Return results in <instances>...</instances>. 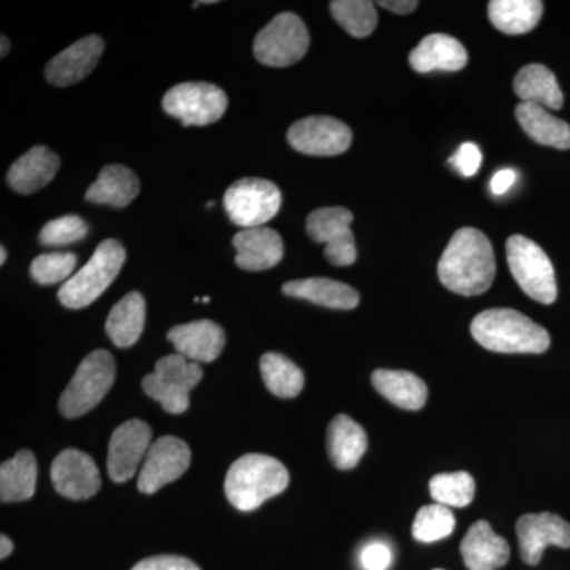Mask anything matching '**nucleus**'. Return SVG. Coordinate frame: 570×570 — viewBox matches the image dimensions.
Returning a JSON list of instances; mask_svg holds the SVG:
<instances>
[{
    "label": "nucleus",
    "instance_id": "44",
    "mask_svg": "<svg viewBox=\"0 0 570 570\" xmlns=\"http://www.w3.org/2000/svg\"><path fill=\"white\" fill-rule=\"evenodd\" d=\"M0 40H2V52H0V56L3 58L10 50V41L6 36L0 37Z\"/></svg>",
    "mask_w": 570,
    "mask_h": 570
},
{
    "label": "nucleus",
    "instance_id": "2",
    "mask_svg": "<svg viewBox=\"0 0 570 570\" xmlns=\"http://www.w3.org/2000/svg\"><path fill=\"white\" fill-rule=\"evenodd\" d=\"M471 333L480 346L498 354H543L550 347L543 326L508 307L480 313L472 321Z\"/></svg>",
    "mask_w": 570,
    "mask_h": 570
},
{
    "label": "nucleus",
    "instance_id": "12",
    "mask_svg": "<svg viewBox=\"0 0 570 570\" xmlns=\"http://www.w3.org/2000/svg\"><path fill=\"white\" fill-rule=\"evenodd\" d=\"M190 449L175 436H163L154 441L142 461L137 487L141 493L154 494L168 483L181 478L190 466Z\"/></svg>",
    "mask_w": 570,
    "mask_h": 570
},
{
    "label": "nucleus",
    "instance_id": "45",
    "mask_svg": "<svg viewBox=\"0 0 570 570\" xmlns=\"http://www.w3.org/2000/svg\"><path fill=\"white\" fill-rule=\"evenodd\" d=\"M0 254H2V255H0V265H3L7 262V249H6V246L0 247Z\"/></svg>",
    "mask_w": 570,
    "mask_h": 570
},
{
    "label": "nucleus",
    "instance_id": "20",
    "mask_svg": "<svg viewBox=\"0 0 570 570\" xmlns=\"http://www.w3.org/2000/svg\"><path fill=\"white\" fill-rule=\"evenodd\" d=\"M461 557L469 570H497L508 564V540L498 535L489 521L472 524L461 542Z\"/></svg>",
    "mask_w": 570,
    "mask_h": 570
},
{
    "label": "nucleus",
    "instance_id": "30",
    "mask_svg": "<svg viewBox=\"0 0 570 570\" xmlns=\"http://www.w3.org/2000/svg\"><path fill=\"white\" fill-rule=\"evenodd\" d=\"M543 3L539 0H491L489 17L498 31L509 36L531 32L539 24Z\"/></svg>",
    "mask_w": 570,
    "mask_h": 570
},
{
    "label": "nucleus",
    "instance_id": "8",
    "mask_svg": "<svg viewBox=\"0 0 570 570\" xmlns=\"http://www.w3.org/2000/svg\"><path fill=\"white\" fill-rule=\"evenodd\" d=\"M309 48V32L295 13H281L257 33L254 55L268 67H288L302 61Z\"/></svg>",
    "mask_w": 570,
    "mask_h": 570
},
{
    "label": "nucleus",
    "instance_id": "28",
    "mask_svg": "<svg viewBox=\"0 0 570 570\" xmlns=\"http://www.w3.org/2000/svg\"><path fill=\"white\" fill-rule=\"evenodd\" d=\"M146 321V302L140 292H130L112 306L105 330L116 347H132L140 340Z\"/></svg>",
    "mask_w": 570,
    "mask_h": 570
},
{
    "label": "nucleus",
    "instance_id": "24",
    "mask_svg": "<svg viewBox=\"0 0 570 570\" xmlns=\"http://www.w3.org/2000/svg\"><path fill=\"white\" fill-rule=\"evenodd\" d=\"M283 292L292 298L306 299L330 309H354L360 303V294L354 287L328 277L291 281L283 285Z\"/></svg>",
    "mask_w": 570,
    "mask_h": 570
},
{
    "label": "nucleus",
    "instance_id": "26",
    "mask_svg": "<svg viewBox=\"0 0 570 570\" xmlns=\"http://www.w3.org/2000/svg\"><path fill=\"white\" fill-rule=\"evenodd\" d=\"M513 91L520 97L521 102L539 105L550 110H561L564 105V94L558 85L557 77L542 63L523 67L513 80Z\"/></svg>",
    "mask_w": 570,
    "mask_h": 570
},
{
    "label": "nucleus",
    "instance_id": "16",
    "mask_svg": "<svg viewBox=\"0 0 570 570\" xmlns=\"http://www.w3.org/2000/svg\"><path fill=\"white\" fill-rule=\"evenodd\" d=\"M51 480L56 491L71 501H85L102 485L100 472L88 453L67 449L52 461Z\"/></svg>",
    "mask_w": 570,
    "mask_h": 570
},
{
    "label": "nucleus",
    "instance_id": "47",
    "mask_svg": "<svg viewBox=\"0 0 570 570\" xmlns=\"http://www.w3.org/2000/svg\"><path fill=\"white\" fill-rule=\"evenodd\" d=\"M434 570H442V569H434Z\"/></svg>",
    "mask_w": 570,
    "mask_h": 570
},
{
    "label": "nucleus",
    "instance_id": "11",
    "mask_svg": "<svg viewBox=\"0 0 570 570\" xmlns=\"http://www.w3.org/2000/svg\"><path fill=\"white\" fill-rule=\"evenodd\" d=\"M354 214L341 206L318 208L307 216V235L321 245H325V258L335 266L355 264L356 246L351 224Z\"/></svg>",
    "mask_w": 570,
    "mask_h": 570
},
{
    "label": "nucleus",
    "instance_id": "41",
    "mask_svg": "<svg viewBox=\"0 0 570 570\" xmlns=\"http://www.w3.org/2000/svg\"><path fill=\"white\" fill-rule=\"evenodd\" d=\"M517 181V174L513 170H501L491 179L490 187L491 193L494 195H504L508 193L510 187Z\"/></svg>",
    "mask_w": 570,
    "mask_h": 570
},
{
    "label": "nucleus",
    "instance_id": "31",
    "mask_svg": "<svg viewBox=\"0 0 570 570\" xmlns=\"http://www.w3.org/2000/svg\"><path fill=\"white\" fill-rule=\"evenodd\" d=\"M37 463L29 450H20L0 466V499L2 502L28 501L36 494Z\"/></svg>",
    "mask_w": 570,
    "mask_h": 570
},
{
    "label": "nucleus",
    "instance_id": "5",
    "mask_svg": "<svg viewBox=\"0 0 570 570\" xmlns=\"http://www.w3.org/2000/svg\"><path fill=\"white\" fill-rule=\"evenodd\" d=\"M115 377L116 363L110 352L104 348L91 352L82 360L59 400L63 417L77 419L88 414L110 392Z\"/></svg>",
    "mask_w": 570,
    "mask_h": 570
},
{
    "label": "nucleus",
    "instance_id": "4",
    "mask_svg": "<svg viewBox=\"0 0 570 570\" xmlns=\"http://www.w3.org/2000/svg\"><path fill=\"white\" fill-rule=\"evenodd\" d=\"M126 249L116 239H105L80 272L75 273L59 288L58 298L69 309L92 305L121 272Z\"/></svg>",
    "mask_w": 570,
    "mask_h": 570
},
{
    "label": "nucleus",
    "instance_id": "13",
    "mask_svg": "<svg viewBox=\"0 0 570 570\" xmlns=\"http://www.w3.org/2000/svg\"><path fill=\"white\" fill-rule=\"evenodd\" d=\"M287 140L295 151L307 156L332 157L346 153L352 132L346 124L328 116H311L292 124Z\"/></svg>",
    "mask_w": 570,
    "mask_h": 570
},
{
    "label": "nucleus",
    "instance_id": "43",
    "mask_svg": "<svg viewBox=\"0 0 570 570\" xmlns=\"http://www.w3.org/2000/svg\"><path fill=\"white\" fill-rule=\"evenodd\" d=\"M11 551H13V542H11L10 538L2 534V538H0V558L6 560V558L10 557Z\"/></svg>",
    "mask_w": 570,
    "mask_h": 570
},
{
    "label": "nucleus",
    "instance_id": "40",
    "mask_svg": "<svg viewBox=\"0 0 570 570\" xmlns=\"http://www.w3.org/2000/svg\"><path fill=\"white\" fill-rule=\"evenodd\" d=\"M360 560L366 570H385L392 564V550L385 543H370L363 549Z\"/></svg>",
    "mask_w": 570,
    "mask_h": 570
},
{
    "label": "nucleus",
    "instance_id": "19",
    "mask_svg": "<svg viewBox=\"0 0 570 570\" xmlns=\"http://www.w3.org/2000/svg\"><path fill=\"white\" fill-rule=\"evenodd\" d=\"M236 265L246 272H265L283 261L284 243L273 228H245L235 235Z\"/></svg>",
    "mask_w": 570,
    "mask_h": 570
},
{
    "label": "nucleus",
    "instance_id": "22",
    "mask_svg": "<svg viewBox=\"0 0 570 570\" xmlns=\"http://www.w3.org/2000/svg\"><path fill=\"white\" fill-rule=\"evenodd\" d=\"M61 167L58 154L47 146H33L11 165L7 181L11 189L22 195L37 193L55 179Z\"/></svg>",
    "mask_w": 570,
    "mask_h": 570
},
{
    "label": "nucleus",
    "instance_id": "23",
    "mask_svg": "<svg viewBox=\"0 0 570 570\" xmlns=\"http://www.w3.org/2000/svg\"><path fill=\"white\" fill-rule=\"evenodd\" d=\"M326 448L333 466L341 471L354 469L367 449L366 431L348 415H336L326 431Z\"/></svg>",
    "mask_w": 570,
    "mask_h": 570
},
{
    "label": "nucleus",
    "instance_id": "17",
    "mask_svg": "<svg viewBox=\"0 0 570 570\" xmlns=\"http://www.w3.org/2000/svg\"><path fill=\"white\" fill-rule=\"evenodd\" d=\"M104 50L102 37L88 36L78 40L48 62L45 69L47 80L59 88L85 80L96 69Z\"/></svg>",
    "mask_w": 570,
    "mask_h": 570
},
{
    "label": "nucleus",
    "instance_id": "36",
    "mask_svg": "<svg viewBox=\"0 0 570 570\" xmlns=\"http://www.w3.org/2000/svg\"><path fill=\"white\" fill-rule=\"evenodd\" d=\"M77 266V255L71 253L41 254L32 261L31 276L37 284L52 285L69 281Z\"/></svg>",
    "mask_w": 570,
    "mask_h": 570
},
{
    "label": "nucleus",
    "instance_id": "32",
    "mask_svg": "<svg viewBox=\"0 0 570 570\" xmlns=\"http://www.w3.org/2000/svg\"><path fill=\"white\" fill-rule=\"evenodd\" d=\"M261 373L266 389L277 397L298 396L305 387V374L287 356L268 352L261 358Z\"/></svg>",
    "mask_w": 570,
    "mask_h": 570
},
{
    "label": "nucleus",
    "instance_id": "37",
    "mask_svg": "<svg viewBox=\"0 0 570 570\" xmlns=\"http://www.w3.org/2000/svg\"><path fill=\"white\" fill-rule=\"evenodd\" d=\"M88 232V224L80 216L69 214L45 224L39 238L43 246H67L86 238Z\"/></svg>",
    "mask_w": 570,
    "mask_h": 570
},
{
    "label": "nucleus",
    "instance_id": "9",
    "mask_svg": "<svg viewBox=\"0 0 570 570\" xmlns=\"http://www.w3.org/2000/svg\"><path fill=\"white\" fill-rule=\"evenodd\" d=\"M283 195L276 184L261 178L239 179L224 195L232 223L245 228L264 227L279 213Z\"/></svg>",
    "mask_w": 570,
    "mask_h": 570
},
{
    "label": "nucleus",
    "instance_id": "18",
    "mask_svg": "<svg viewBox=\"0 0 570 570\" xmlns=\"http://www.w3.org/2000/svg\"><path fill=\"white\" fill-rule=\"evenodd\" d=\"M168 341L174 344L176 354L186 356L189 362L212 363L223 354L225 333L216 322L195 321L174 326L168 332Z\"/></svg>",
    "mask_w": 570,
    "mask_h": 570
},
{
    "label": "nucleus",
    "instance_id": "33",
    "mask_svg": "<svg viewBox=\"0 0 570 570\" xmlns=\"http://www.w3.org/2000/svg\"><path fill=\"white\" fill-rule=\"evenodd\" d=\"M333 18L352 37L371 36L377 26V11L370 0H333L330 3Z\"/></svg>",
    "mask_w": 570,
    "mask_h": 570
},
{
    "label": "nucleus",
    "instance_id": "27",
    "mask_svg": "<svg viewBox=\"0 0 570 570\" xmlns=\"http://www.w3.org/2000/svg\"><path fill=\"white\" fill-rule=\"evenodd\" d=\"M371 381L385 400L404 411H420L426 404L425 382L409 371L377 370Z\"/></svg>",
    "mask_w": 570,
    "mask_h": 570
},
{
    "label": "nucleus",
    "instance_id": "42",
    "mask_svg": "<svg viewBox=\"0 0 570 570\" xmlns=\"http://www.w3.org/2000/svg\"><path fill=\"white\" fill-rule=\"evenodd\" d=\"M377 6L384 7L393 13L407 14L417 9L419 2L415 0H382V2H377Z\"/></svg>",
    "mask_w": 570,
    "mask_h": 570
},
{
    "label": "nucleus",
    "instance_id": "3",
    "mask_svg": "<svg viewBox=\"0 0 570 570\" xmlns=\"http://www.w3.org/2000/svg\"><path fill=\"white\" fill-rule=\"evenodd\" d=\"M288 471L273 456L249 453L228 469L225 497L235 509L253 512L288 487Z\"/></svg>",
    "mask_w": 570,
    "mask_h": 570
},
{
    "label": "nucleus",
    "instance_id": "1",
    "mask_svg": "<svg viewBox=\"0 0 570 570\" xmlns=\"http://www.w3.org/2000/svg\"><path fill=\"white\" fill-rule=\"evenodd\" d=\"M441 283L453 294H485L497 275L493 246L478 228H460L438 264Z\"/></svg>",
    "mask_w": 570,
    "mask_h": 570
},
{
    "label": "nucleus",
    "instance_id": "39",
    "mask_svg": "<svg viewBox=\"0 0 570 570\" xmlns=\"http://www.w3.org/2000/svg\"><path fill=\"white\" fill-rule=\"evenodd\" d=\"M132 570H200L194 561L176 554H159L146 558L134 566Z\"/></svg>",
    "mask_w": 570,
    "mask_h": 570
},
{
    "label": "nucleus",
    "instance_id": "34",
    "mask_svg": "<svg viewBox=\"0 0 570 570\" xmlns=\"http://www.w3.org/2000/svg\"><path fill=\"white\" fill-rule=\"evenodd\" d=\"M431 498L445 508H466L475 497V482L468 472H448L430 480Z\"/></svg>",
    "mask_w": 570,
    "mask_h": 570
},
{
    "label": "nucleus",
    "instance_id": "38",
    "mask_svg": "<svg viewBox=\"0 0 570 570\" xmlns=\"http://www.w3.org/2000/svg\"><path fill=\"white\" fill-rule=\"evenodd\" d=\"M450 164L456 168L463 176H474L478 174L480 165H482V153L474 142H464L460 146L455 156L450 159Z\"/></svg>",
    "mask_w": 570,
    "mask_h": 570
},
{
    "label": "nucleus",
    "instance_id": "10",
    "mask_svg": "<svg viewBox=\"0 0 570 570\" xmlns=\"http://www.w3.org/2000/svg\"><path fill=\"white\" fill-rule=\"evenodd\" d=\"M164 110L183 126H209L219 121L228 107L223 89L212 82H181L164 96Z\"/></svg>",
    "mask_w": 570,
    "mask_h": 570
},
{
    "label": "nucleus",
    "instance_id": "15",
    "mask_svg": "<svg viewBox=\"0 0 570 570\" xmlns=\"http://www.w3.org/2000/svg\"><path fill=\"white\" fill-rule=\"evenodd\" d=\"M521 560L538 566L549 546L570 549V523L554 513H527L517 521Z\"/></svg>",
    "mask_w": 570,
    "mask_h": 570
},
{
    "label": "nucleus",
    "instance_id": "46",
    "mask_svg": "<svg viewBox=\"0 0 570 570\" xmlns=\"http://www.w3.org/2000/svg\"><path fill=\"white\" fill-rule=\"evenodd\" d=\"M209 302H212V298H209V296H205L204 303H209Z\"/></svg>",
    "mask_w": 570,
    "mask_h": 570
},
{
    "label": "nucleus",
    "instance_id": "21",
    "mask_svg": "<svg viewBox=\"0 0 570 570\" xmlns=\"http://www.w3.org/2000/svg\"><path fill=\"white\" fill-rule=\"evenodd\" d=\"M409 63L419 73L459 71L468 63V51L455 37L431 33L409 55Z\"/></svg>",
    "mask_w": 570,
    "mask_h": 570
},
{
    "label": "nucleus",
    "instance_id": "7",
    "mask_svg": "<svg viewBox=\"0 0 570 570\" xmlns=\"http://www.w3.org/2000/svg\"><path fill=\"white\" fill-rule=\"evenodd\" d=\"M508 264L521 291L542 305L557 302L558 285L553 264L539 245L523 235H512L505 245Z\"/></svg>",
    "mask_w": 570,
    "mask_h": 570
},
{
    "label": "nucleus",
    "instance_id": "14",
    "mask_svg": "<svg viewBox=\"0 0 570 570\" xmlns=\"http://www.w3.org/2000/svg\"><path fill=\"white\" fill-rule=\"evenodd\" d=\"M153 431L141 420H129L116 428L108 445L107 468L112 482L122 483L134 478L151 448Z\"/></svg>",
    "mask_w": 570,
    "mask_h": 570
},
{
    "label": "nucleus",
    "instance_id": "25",
    "mask_svg": "<svg viewBox=\"0 0 570 570\" xmlns=\"http://www.w3.org/2000/svg\"><path fill=\"white\" fill-rule=\"evenodd\" d=\"M138 193H140V181L130 168L118 164L108 165L100 171L97 181L89 187L86 200L96 205L124 208L132 204Z\"/></svg>",
    "mask_w": 570,
    "mask_h": 570
},
{
    "label": "nucleus",
    "instance_id": "35",
    "mask_svg": "<svg viewBox=\"0 0 570 570\" xmlns=\"http://www.w3.org/2000/svg\"><path fill=\"white\" fill-rule=\"evenodd\" d=\"M455 515L450 508L441 504L425 505L419 510L412 523V535L423 543H433L449 538L455 530Z\"/></svg>",
    "mask_w": 570,
    "mask_h": 570
},
{
    "label": "nucleus",
    "instance_id": "6",
    "mask_svg": "<svg viewBox=\"0 0 570 570\" xmlns=\"http://www.w3.org/2000/svg\"><path fill=\"white\" fill-rule=\"evenodd\" d=\"M204 370L186 356H164L154 373L142 379V392L163 406L168 414H184L189 409L190 392L200 384Z\"/></svg>",
    "mask_w": 570,
    "mask_h": 570
},
{
    "label": "nucleus",
    "instance_id": "29",
    "mask_svg": "<svg viewBox=\"0 0 570 570\" xmlns=\"http://www.w3.org/2000/svg\"><path fill=\"white\" fill-rule=\"evenodd\" d=\"M517 119L521 129L535 142L550 148L570 149V126L560 118H554L547 108L539 105L521 102L517 107Z\"/></svg>",
    "mask_w": 570,
    "mask_h": 570
}]
</instances>
